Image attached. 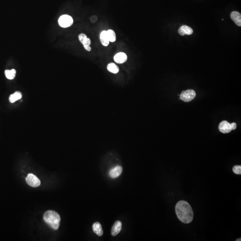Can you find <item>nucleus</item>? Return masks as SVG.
I'll return each instance as SVG.
<instances>
[{
  "label": "nucleus",
  "mask_w": 241,
  "mask_h": 241,
  "mask_svg": "<svg viewBox=\"0 0 241 241\" xmlns=\"http://www.w3.org/2000/svg\"><path fill=\"white\" fill-rule=\"evenodd\" d=\"M176 213L177 218L183 223L189 224L193 221V212L189 203L184 200H181L176 206Z\"/></svg>",
  "instance_id": "1"
},
{
  "label": "nucleus",
  "mask_w": 241,
  "mask_h": 241,
  "mask_svg": "<svg viewBox=\"0 0 241 241\" xmlns=\"http://www.w3.org/2000/svg\"><path fill=\"white\" fill-rule=\"evenodd\" d=\"M44 221L52 229L57 230L60 227V217L56 212L52 210L46 211L44 214Z\"/></svg>",
  "instance_id": "2"
},
{
  "label": "nucleus",
  "mask_w": 241,
  "mask_h": 241,
  "mask_svg": "<svg viewBox=\"0 0 241 241\" xmlns=\"http://www.w3.org/2000/svg\"><path fill=\"white\" fill-rule=\"evenodd\" d=\"M59 25L63 28L70 27L73 23V20L71 16L67 14L62 15L58 20Z\"/></svg>",
  "instance_id": "3"
},
{
  "label": "nucleus",
  "mask_w": 241,
  "mask_h": 241,
  "mask_svg": "<svg viewBox=\"0 0 241 241\" xmlns=\"http://www.w3.org/2000/svg\"><path fill=\"white\" fill-rule=\"evenodd\" d=\"M196 96L195 91L193 90H188L182 92L180 97L183 102H188L194 99Z\"/></svg>",
  "instance_id": "4"
},
{
  "label": "nucleus",
  "mask_w": 241,
  "mask_h": 241,
  "mask_svg": "<svg viewBox=\"0 0 241 241\" xmlns=\"http://www.w3.org/2000/svg\"><path fill=\"white\" fill-rule=\"evenodd\" d=\"M26 180L27 184L32 187H38L40 186L41 184L40 180L36 176V175L31 173L27 175Z\"/></svg>",
  "instance_id": "5"
},
{
  "label": "nucleus",
  "mask_w": 241,
  "mask_h": 241,
  "mask_svg": "<svg viewBox=\"0 0 241 241\" xmlns=\"http://www.w3.org/2000/svg\"><path fill=\"white\" fill-rule=\"evenodd\" d=\"M80 41L83 44L84 48L86 50L90 51L91 50V48L90 47L91 44V40L88 38L85 34H80L79 36Z\"/></svg>",
  "instance_id": "6"
},
{
  "label": "nucleus",
  "mask_w": 241,
  "mask_h": 241,
  "mask_svg": "<svg viewBox=\"0 0 241 241\" xmlns=\"http://www.w3.org/2000/svg\"><path fill=\"white\" fill-rule=\"evenodd\" d=\"M219 129L224 134L229 133L232 130L231 124L226 121L222 122L219 125Z\"/></svg>",
  "instance_id": "7"
},
{
  "label": "nucleus",
  "mask_w": 241,
  "mask_h": 241,
  "mask_svg": "<svg viewBox=\"0 0 241 241\" xmlns=\"http://www.w3.org/2000/svg\"><path fill=\"white\" fill-rule=\"evenodd\" d=\"M114 59L117 63L122 64L127 61V56L124 52H119L114 55Z\"/></svg>",
  "instance_id": "8"
},
{
  "label": "nucleus",
  "mask_w": 241,
  "mask_h": 241,
  "mask_svg": "<svg viewBox=\"0 0 241 241\" xmlns=\"http://www.w3.org/2000/svg\"><path fill=\"white\" fill-rule=\"evenodd\" d=\"M122 223L121 221H117L113 225L111 229V235L113 236L117 235L121 230Z\"/></svg>",
  "instance_id": "9"
},
{
  "label": "nucleus",
  "mask_w": 241,
  "mask_h": 241,
  "mask_svg": "<svg viewBox=\"0 0 241 241\" xmlns=\"http://www.w3.org/2000/svg\"><path fill=\"white\" fill-rule=\"evenodd\" d=\"M122 168L121 166H117L113 168L109 172V175L112 178H116L120 176L122 173Z\"/></svg>",
  "instance_id": "10"
},
{
  "label": "nucleus",
  "mask_w": 241,
  "mask_h": 241,
  "mask_svg": "<svg viewBox=\"0 0 241 241\" xmlns=\"http://www.w3.org/2000/svg\"><path fill=\"white\" fill-rule=\"evenodd\" d=\"M193 31L191 27L186 25L182 26L178 30V33L180 35L182 36H184L185 35H192L193 33Z\"/></svg>",
  "instance_id": "11"
},
{
  "label": "nucleus",
  "mask_w": 241,
  "mask_h": 241,
  "mask_svg": "<svg viewBox=\"0 0 241 241\" xmlns=\"http://www.w3.org/2000/svg\"><path fill=\"white\" fill-rule=\"evenodd\" d=\"M230 17L237 25L239 26H241V14L239 13L238 12H232L230 14Z\"/></svg>",
  "instance_id": "12"
},
{
  "label": "nucleus",
  "mask_w": 241,
  "mask_h": 241,
  "mask_svg": "<svg viewBox=\"0 0 241 241\" xmlns=\"http://www.w3.org/2000/svg\"><path fill=\"white\" fill-rule=\"evenodd\" d=\"M92 229L93 232L97 235L98 236H102L103 234L102 228L100 223L98 222H96L94 223L92 225Z\"/></svg>",
  "instance_id": "13"
},
{
  "label": "nucleus",
  "mask_w": 241,
  "mask_h": 241,
  "mask_svg": "<svg viewBox=\"0 0 241 241\" xmlns=\"http://www.w3.org/2000/svg\"><path fill=\"white\" fill-rule=\"evenodd\" d=\"M100 40L101 43L103 46L107 47L109 43V38L107 36V31H103L101 32L100 34Z\"/></svg>",
  "instance_id": "14"
},
{
  "label": "nucleus",
  "mask_w": 241,
  "mask_h": 241,
  "mask_svg": "<svg viewBox=\"0 0 241 241\" xmlns=\"http://www.w3.org/2000/svg\"><path fill=\"white\" fill-rule=\"evenodd\" d=\"M22 97V94L20 92H16L14 94L10 95L9 98V102L11 103L15 102L16 101L21 99Z\"/></svg>",
  "instance_id": "15"
},
{
  "label": "nucleus",
  "mask_w": 241,
  "mask_h": 241,
  "mask_svg": "<svg viewBox=\"0 0 241 241\" xmlns=\"http://www.w3.org/2000/svg\"><path fill=\"white\" fill-rule=\"evenodd\" d=\"M107 70L109 72L114 74L117 73L119 71V68L117 65L113 63L108 64L107 65Z\"/></svg>",
  "instance_id": "16"
},
{
  "label": "nucleus",
  "mask_w": 241,
  "mask_h": 241,
  "mask_svg": "<svg viewBox=\"0 0 241 241\" xmlns=\"http://www.w3.org/2000/svg\"><path fill=\"white\" fill-rule=\"evenodd\" d=\"M5 75L7 78L9 80H13L15 78L16 71L15 69L11 70H6L5 71Z\"/></svg>",
  "instance_id": "17"
},
{
  "label": "nucleus",
  "mask_w": 241,
  "mask_h": 241,
  "mask_svg": "<svg viewBox=\"0 0 241 241\" xmlns=\"http://www.w3.org/2000/svg\"><path fill=\"white\" fill-rule=\"evenodd\" d=\"M107 34L109 42H112V43L115 42L116 39V36L115 33L113 30H108L107 31Z\"/></svg>",
  "instance_id": "18"
},
{
  "label": "nucleus",
  "mask_w": 241,
  "mask_h": 241,
  "mask_svg": "<svg viewBox=\"0 0 241 241\" xmlns=\"http://www.w3.org/2000/svg\"><path fill=\"white\" fill-rule=\"evenodd\" d=\"M233 172L235 174L237 175H241V165H236L234 166L233 168Z\"/></svg>",
  "instance_id": "19"
},
{
  "label": "nucleus",
  "mask_w": 241,
  "mask_h": 241,
  "mask_svg": "<svg viewBox=\"0 0 241 241\" xmlns=\"http://www.w3.org/2000/svg\"><path fill=\"white\" fill-rule=\"evenodd\" d=\"M97 18L96 16H93L91 18V21L92 23H95L96 21H97Z\"/></svg>",
  "instance_id": "20"
},
{
  "label": "nucleus",
  "mask_w": 241,
  "mask_h": 241,
  "mask_svg": "<svg viewBox=\"0 0 241 241\" xmlns=\"http://www.w3.org/2000/svg\"><path fill=\"white\" fill-rule=\"evenodd\" d=\"M231 127H232V130H235L237 128V124H236V123L235 122H234V123H231Z\"/></svg>",
  "instance_id": "21"
},
{
  "label": "nucleus",
  "mask_w": 241,
  "mask_h": 241,
  "mask_svg": "<svg viewBox=\"0 0 241 241\" xmlns=\"http://www.w3.org/2000/svg\"><path fill=\"white\" fill-rule=\"evenodd\" d=\"M236 241H241V238H240V239H238V240H236Z\"/></svg>",
  "instance_id": "22"
}]
</instances>
